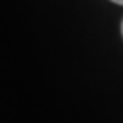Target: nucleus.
Returning <instances> with one entry per match:
<instances>
[{
  "label": "nucleus",
  "mask_w": 123,
  "mask_h": 123,
  "mask_svg": "<svg viewBox=\"0 0 123 123\" xmlns=\"http://www.w3.org/2000/svg\"><path fill=\"white\" fill-rule=\"evenodd\" d=\"M113 4H118V5H123V0H111Z\"/></svg>",
  "instance_id": "obj_1"
},
{
  "label": "nucleus",
  "mask_w": 123,
  "mask_h": 123,
  "mask_svg": "<svg viewBox=\"0 0 123 123\" xmlns=\"http://www.w3.org/2000/svg\"><path fill=\"white\" fill-rule=\"evenodd\" d=\"M121 36H123V21H121Z\"/></svg>",
  "instance_id": "obj_2"
}]
</instances>
